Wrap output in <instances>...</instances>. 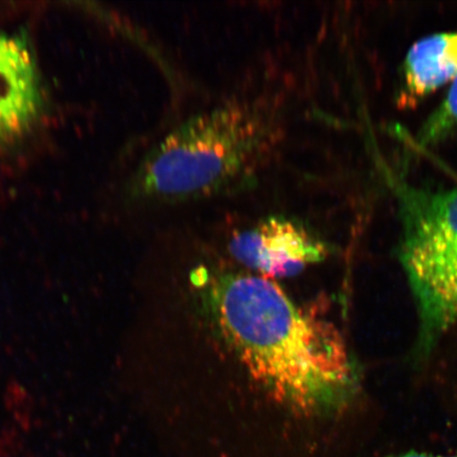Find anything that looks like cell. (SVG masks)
<instances>
[{
    "instance_id": "obj_2",
    "label": "cell",
    "mask_w": 457,
    "mask_h": 457,
    "mask_svg": "<svg viewBox=\"0 0 457 457\" xmlns=\"http://www.w3.org/2000/svg\"><path fill=\"white\" fill-rule=\"evenodd\" d=\"M284 134L283 107L270 96L227 101L163 137L137 171L134 194L151 203L179 204L247 187Z\"/></svg>"
},
{
    "instance_id": "obj_3",
    "label": "cell",
    "mask_w": 457,
    "mask_h": 457,
    "mask_svg": "<svg viewBox=\"0 0 457 457\" xmlns=\"http://www.w3.org/2000/svg\"><path fill=\"white\" fill-rule=\"evenodd\" d=\"M394 187L403 222L400 259L425 338L432 339L457 325V187Z\"/></svg>"
},
{
    "instance_id": "obj_4",
    "label": "cell",
    "mask_w": 457,
    "mask_h": 457,
    "mask_svg": "<svg viewBox=\"0 0 457 457\" xmlns=\"http://www.w3.org/2000/svg\"><path fill=\"white\" fill-rule=\"evenodd\" d=\"M228 251L239 264L272 278L296 276L328 254V245L310 228L285 216L267 217L234 233Z\"/></svg>"
},
{
    "instance_id": "obj_8",
    "label": "cell",
    "mask_w": 457,
    "mask_h": 457,
    "mask_svg": "<svg viewBox=\"0 0 457 457\" xmlns=\"http://www.w3.org/2000/svg\"><path fill=\"white\" fill-rule=\"evenodd\" d=\"M395 457H457V451L453 454H449V455H434V454H428V453H404V454L398 455Z\"/></svg>"
},
{
    "instance_id": "obj_1",
    "label": "cell",
    "mask_w": 457,
    "mask_h": 457,
    "mask_svg": "<svg viewBox=\"0 0 457 457\" xmlns=\"http://www.w3.org/2000/svg\"><path fill=\"white\" fill-rule=\"evenodd\" d=\"M197 319L220 352L267 402L291 415H329L353 385L338 331L277 284L250 273L198 265L188 274Z\"/></svg>"
},
{
    "instance_id": "obj_5",
    "label": "cell",
    "mask_w": 457,
    "mask_h": 457,
    "mask_svg": "<svg viewBox=\"0 0 457 457\" xmlns=\"http://www.w3.org/2000/svg\"><path fill=\"white\" fill-rule=\"evenodd\" d=\"M43 105L41 78L27 38L0 32V145L24 136Z\"/></svg>"
},
{
    "instance_id": "obj_7",
    "label": "cell",
    "mask_w": 457,
    "mask_h": 457,
    "mask_svg": "<svg viewBox=\"0 0 457 457\" xmlns=\"http://www.w3.org/2000/svg\"><path fill=\"white\" fill-rule=\"evenodd\" d=\"M457 129V79L441 106L427 120L420 131V141L428 145L441 141Z\"/></svg>"
},
{
    "instance_id": "obj_6",
    "label": "cell",
    "mask_w": 457,
    "mask_h": 457,
    "mask_svg": "<svg viewBox=\"0 0 457 457\" xmlns=\"http://www.w3.org/2000/svg\"><path fill=\"white\" fill-rule=\"evenodd\" d=\"M457 79V33H437L420 39L405 57L398 102L414 105Z\"/></svg>"
}]
</instances>
